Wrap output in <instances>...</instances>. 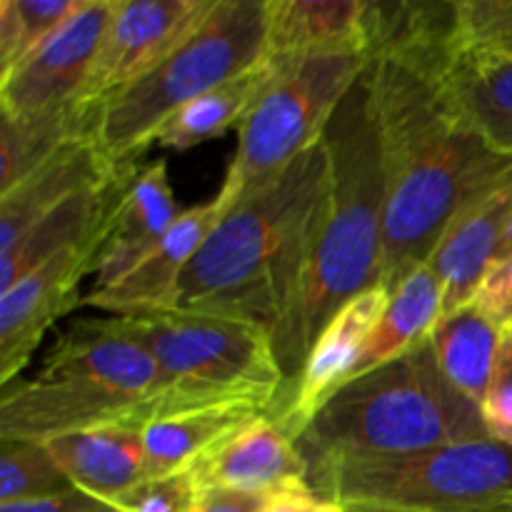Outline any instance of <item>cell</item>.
<instances>
[{"label": "cell", "instance_id": "1", "mask_svg": "<svg viewBox=\"0 0 512 512\" xmlns=\"http://www.w3.org/2000/svg\"><path fill=\"white\" fill-rule=\"evenodd\" d=\"M373 60V103L385 170L383 273L398 285L428 265L455 215L512 168L490 148L423 70L395 58Z\"/></svg>", "mask_w": 512, "mask_h": 512}, {"label": "cell", "instance_id": "2", "mask_svg": "<svg viewBox=\"0 0 512 512\" xmlns=\"http://www.w3.org/2000/svg\"><path fill=\"white\" fill-rule=\"evenodd\" d=\"M330 193L333 170L320 138L230 205L163 310L245 320L273 335L318 248Z\"/></svg>", "mask_w": 512, "mask_h": 512}, {"label": "cell", "instance_id": "3", "mask_svg": "<svg viewBox=\"0 0 512 512\" xmlns=\"http://www.w3.org/2000/svg\"><path fill=\"white\" fill-rule=\"evenodd\" d=\"M323 143L333 170L330 210L293 305L273 333L285 375L283 398L298 385L315 340L355 295L380 285L383 273L385 170L373 103V60L340 100Z\"/></svg>", "mask_w": 512, "mask_h": 512}, {"label": "cell", "instance_id": "4", "mask_svg": "<svg viewBox=\"0 0 512 512\" xmlns=\"http://www.w3.org/2000/svg\"><path fill=\"white\" fill-rule=\"evenodd\" d=\"M178 413L153 355L118 320L85 318L63 330L30 380L3 388L0 438L50 443L95 428H148Z\"/></svg>", "mask_w": 512, "mask_h": 512}, {"label": "cell", "instance_id": "5", "mask_svg": "<svg viewBox=\"0 0 512 512\" xmlns=\"http://www.w3.org/2000/svg\"><path fill=\"white\" fill-rule=\"evenodd\" d=\"M488 435L483 410L453 388L425 340L340 385L295 443L315 470L343 460L405 458Z\"/></svg>", "mask_w": 512, "mask_h": 512}, {"label": "cell", "instance_id": "6", "mask_svg": "<svg viewBox=\"0 0 512 512\" xmlns=\"http://www.w3.org/2000/svg\"><path fill=\"white\" fill-rule=\"evenodd\" d=\"M265 33V0H215L168 58L95 110V148L113 165L135 163L180 108L263 63Z\"/></svg>", "mask_w": 512, "mask_h": 512}, {"label": "cell", "instance_id": "7", "mask_svg": "<svg viewBox=\"0 0 512 512\" xmlns=\"http://www.w3.org/2000/svg\"><path fill=\"white\" fill-rule=\"evenodd\" d=\"M158 365L165 393L180 410L198 405L283 398L285 375L273 335L245 320L180 310L113 315Z\"/></svg>", "mask_w": 512, "mask_h": 512}, {"label": "cell", "instance_id": "8", "mask_svg": "<svg viewBox=\"0 0 512 512\" xmlns=\"http://www.w3.org/2000/svg\"><path fill=\"white\" fill-rule=\"evenodd\" d=\"M335 503L408 512H512V445L478 438L393 460H343L310 470Z\"/></svg>", "mask_w": 512, "mask_h": 512}, {"label": "cell", "instance_id": "9", "mask_svg": "<svg viewBox=\"0 0 512 512\" xmlns=\"http://www.w3.org/2000/svg\"><path fill=\"white\" fill-rule=\"evenodd\" d=\"M368 63L363 50H335L275 68L258 105L240 123L238 148L220 190L238 200L318 143Z\"/></svg>", "mask_w": 512, "mask_h": 512}, {"label": "cell", "instance_id": "10", "mask_svg": "<svg viewBox=\"0 0 512 512\" xmlns=\"http://www.w3.org/2000/svg\"><path fill=\"white\" fill-rule=\"evenodd\" d=\"M118 0H83L78 13L0 73V118L30 120L78 103Z\"/></svg>", "mask_w": 512, "mask_h": 512}, {"label": "cell", "instance_id": "11", "mask_svg": "<svg viewBox=\"0 0 512 512\" xmlns=\"http://www.w3.org/2000/svg\"><path fill=\"white\" fill-rule=\"evenodd\" d=\"M215 0H118L100 43L80 108L95 113L105 100L148 75L213 10Z\"/></svg>", "mask_w": 512, "mask_h": 512}, {"label": "cell", "instance_id": "12", "mask_svg": "<svg viewBox=\"0 0 512 512\" xmlns=\"http://www.w3.org/2000/svg\"><path fill=\"white\" fill-rule=\"evenodd\" d=\"M98 240L73 245L0 293V383L13 385L55 320L83 305L80 283L93 275Z\"/></svg>", "mask_w": 512, "mask_h": 512}, {"label": "cell", "instance_id": "13", "mask_svg": "<svg viewBox=\"0 0 512 512\" xmlns=\"http://www.w3.org/2000/svg\"><path fill=\"white\" fill-rule=\"evenodd\" d=\"M233 203L235 200L220 190L208 203L183 210L168 235L130 273L105 288H90V293L83 295V305L105 310L110 315L163 310L170 295L175 293L183 270Z\"/></svg>", "mask_w": 512, "mask_h": 512}, {"label": "cell", "instance_id": "14", "mask_svg": "<svg viewBox=\"0 0 512 512\" xmlns=\"http://www.w3.org/2000/svg\"><path fill=\"white\" fill-rule=\"evenodd\" d=\"M390 305V290L383 285L355 295L333 315L310 350L293 395L285 400L283 413L275 415L285 430L298 440L325 400L345 383L360 350Z\"/></svg>", "mask_w": 512, "mask_h": 512}, {"label": "cell", "instance_id": "15", "mask_svg": "<svg viewBox=\"0 0 512 512\" xmlns=\"http://www.w3.org/2000/svg\"><path fill=\"white\" fill-rule=\"evenodd\" d=\"M190 473L203 490L228 488L278 495L310 485L308 460L293 435L270 413L223 440Z\"/></svg>", "mask_w": 512, "mask_h": 512}, {"label": "cell", "instance_id": "16", "mask_svg": "<svg viewBox=\"0 0 512 512\" xmlns=\"http://www.w3.org/2000/svg\"><path fill=\"white\" fill-rule=\"evenodd\" d=\"M512 223V168L475 195L450 223L428 265L443 283V313L473 300L485 270L500 258Z\"/></svg>", "mask_w": 512, "mask_h": 512}, {"label": "cell", "instance_id": "17", "mask_svg": "<svg viewBox=\"0 0 512 512\" xmlns=\"http://www.w3.org/2000/svg\"><path fill=\"white\" fill-rule=\"evenodd\" d=\"M173 188L165 160L138 168L128 188L115 203L93 260V288H105L135 268L178 220Z\"/></svg>", "mask_w": 512, "mask_h": 512}, {"label": "cell", "instance_id": "18", "mask_svg": "<svg viewBox=\"0 0 512 512\" xmlns=\"http://www.w3.org/2000/svg\"><path fill=\"white\" fill-rule=\"evenodd\" d=\"M135 173H138L135 163L120 165L108 180H100L60 203L45 218H40L13 248L3 250L0 253V293L13 288L30 270L48 263L63 250L100 240L115 203L125 193Z\"/></svg>", "mask_w": 512, "mask_h": 512}, {"label": "cell", "instance_id": "19", "mask_svg": "<svg viewBox=\"0 0 512 512\" xmlns=\"http://www.w3.org/2000/svg\"><path fill=\"white\" fill-rule=\"evenodd\" d=\"M365 0H265V63L273 68L320 53L365 48Z\"/></svg>", "mask_w": 512, "mask_h": 512}, {"label": "cell", "instance_id": "20", "mask_svg": "<svg viewBox=\"0 0 512 512\" xmlns=\"http://www.w3.org/2000/svg\"><path fill=\"white\" fill-rule=\"evenodd\" d=\"M120 165L108 163L93 140L65 145L60 153L0 195V253L13 248L40 218L80 190L108 180Z\"/></svg>", "mask_w": 512, "mask_h": 512}, {"label": "cell", "instance_id": "21", "mask_svg": "<svg viewBox=\"0 0 512 512\" xmlns=\"http://www.w3.org/2000/svg\"><path fill=\"white\" fill-rule=\"evenodd\" d=\"M270 408L273 405L260 400H230L178 410L153 420L143 428L145 480L190 470L230 435L268 415Z\"/></svg>", "mask_w": 512, "mask_h": 512}, {"label": "cell", "instance_id": "22", "mask_svg": "<svg viewBox=\"0 0 512 512\" xmlns=\"http://www.w3.org/2000/svg\"><path fill=\"white\" fill-rule=\"evenodd\" d=\"M45 445L75 488L110 505L145 480L143 430L95 428Z\"/></svg>", "mask_w": 512, "mask_h": 512}, {"label": "cell", "instance_id": "23", "mask_svg": "<svg viewBox=\"0 0 512 512\" xmlns=\"http://www.w3.org/2000/svg\"><path fill=\"white\" fill-rule=\"evenodd\" d=\"M440 315H443V283L430 265H420L390 295L388 310L370 333L345 383L373 373L425 343Z\"/></svg>", "mask_w": 512, "mask_h": 512}, {"label": "cell", "instance_id": "24", "mask_svg": "<svg viewBox=\"0 0 512 512\" xmlns=\"http://www.w3.org/2000/svg\"><path fill=\"white\" fill-rule=\"evenodd\" d=\"M508 335L473 303L443 313L430 330V348L445 378L483 410Z\"/></svg>", "mask_w": 512, "mask_h": 512}, {"label": "cell", "instance_id": "25", "mask_svg": "<svg viewBox=\"0 0 512 512\" xmlns=\"http://www.w3.org/2000/svg\"><path fill=\"white\" fill-rule=\"evenodd\" d=\"M275 68L270 63H258L245 70L238 78L218 85L210 93L180 108L155 135L153 145L170 150H190L195 145L213 140L228 133L230 128H240L250 110L258 105L260 95L273 80Z\"/></svg>", "mask_w": 512, "mask_h": 512}, {"label": "cell", "instance_id": "26", "mask_svg": "<svg viewBox=\"0 0 512 512\" xmlns=\"http://www.w3.org/2000/svg\"><path fill=\"white\" fill-rule=\"evenodd\" d=\"M93 128L95 113L83 110L80 103L43 118H0V195L15 188L65 145L93 140Z\"/></svg>", "mask_w": 512, "mask_h": 512}, {"label": "cell", "instance_id": "27", "mask_svg": "<svg viewBox=\"0 0 512 512\" xmlns=\"http://www.w3.org/2000/svg\"><path fill=\"white\" fill-rule=\"evenodd\" d=\"M433 78V75H430ZM455 113L500 155H512V63L433 78Z\"/></svg>", "mask_w": 512, "mask_h": 512}, {"label": "cell", "instance_id": "28", "mask_svg": "<svg viewBox=\"0 0 512 512\" xmlns=\"http://www.w3.org/2000/svg\"><path fill=\"white\" fill-rule=\"evenodd\" d=\"M453 3L450 68L445 75L512 63V0H453Z\"/></svg>", "mask_w": 512, "mask_h": 512}, {"label": "cell", "instance_id": "29", "mask_svg": "<svg viewBox=\"0 0 512 512\" xmlns=\"http://www.w3.org/2000/svg\"><path fill=\"white\" fill-rule=\"evenodd\" d=\"M73 488L48 445L0 438V505L53 498Z\"/></svg>", "mask_w": 512, "mask_h": 512}, {"label": "cell", "instance_id": "30", "mask_svg": "<svg viewBox=\"0 0 512 512\" xmlns=\"http://www.w3.org/2000/svg\"><path fill=\"white\" fill-rule=\"evenodd\" d=\"M80 5L83 0H0V73L63 28Z\"/></svg>", "mask_w": 512, "mask_h": 512}, {"label": "cell", "instance_id": "31", "mask_svg": "<svg viewBox=\"0 0 512 512\" xmlns=\"http://www.w3.org/2000/svg\"><path fill=\"white\" fill-rule=\"evenodd\" d=\"M203 488L190 470L150 478L113 503L118 512H200Z\"/></svg>", "mask_w": 512, "mask_h": 512}, {"label": "cell", "instance_id": "32", "mask_svg": "<svg viewBox=\"0 0 512 512\" xmlns=\"http://www.w3.org/2000/svg\"><path fill=\"white\" fill-rule=\"evenodd\" d=\"M470 303L488 315L505 335H512V253L498 258L485 270Z\"/></svg>", "mask_w": 512, "mask_h": 512}, {"label": "cell", "instance_id": "33", "mask_svg": "<svg viewBox=\"0 0 512 512\" xmlns=\"http://www.w3.org/2000/svg\"><path fill=\"white\" fill-rule=\"evenodd\" d=\"M483 418L493 438L512 445V335H508L500 350L493 385L483 405Z\"/></svg>", "mask_w": 512, "mask_h": 512}, {"label": "cell", "instance_id": "34", "mask_svg": "<svg viewBox=\"0 0 512 512\" xmlns=\"http://www.w3.org/2000/svg\"><path fill=\"white\" fill-rule=\"evenodd\" d=\"M0 512H118L105 500L93 498L83 490L73 488L68 493L53 495V498L25 500V503H5Z\"/></svg>", "mask_w": 512, "mask_h": 512}, {"label": "cell", "instance_id": "35", "mask_svg": "<svg viewBox=\"0 0 512 512\" xmlns=\"http://www.w3.org/2000/svg\"><path fill=\"white\" fill-rule=\"evenodd\" d=\"M275 495L243 493V490H203L200 512H270Z\"/></svg>", "mask_w": 512, "mask_h": 512}, {"label": "cell", "instance_id": "36", "mask_svg": "<svg viewBox=\"0 0 512 512\" xmlns=\"http://www.w3.org/2000/svg\"><path fill=\"white\" fill-rule=\"evenodd\" d=\"M270 512H348L340 503L328 498H320L313 488H295L278 493L273 500Z\"/></svg>", "mask_w": 512, "mask_h": 512}, {"label": "cell", "instance_id": "37", "mask_svg": "<svg viewBox=\"0 0 512 512\" xmlns=\"http://www.w3.org/2000/svg\"><path fill=\"white\" fill-rule=\"evenodd\" d=\"M343 505V503H340ZM348 512H408V510H395V508H385V505H365V503H348L343 505Z\"/></svg>", "mask_w": 512, "mask_h": 512}, {"label": "cell", "instance_id": "38", "mask_svg": "<svg viewBox=\"0 0 512 512\" xmlns=\"http://www.w3.org/2000/svg\"><path fill=\"white\" fill-rule=\"evenodd\" d=\"M508 253H512V223H510L508 233H505L503 248H500V258H503V255H508Z\"/></svg>", "mask_w": 512, "mask_h": 512}]
</instances>
